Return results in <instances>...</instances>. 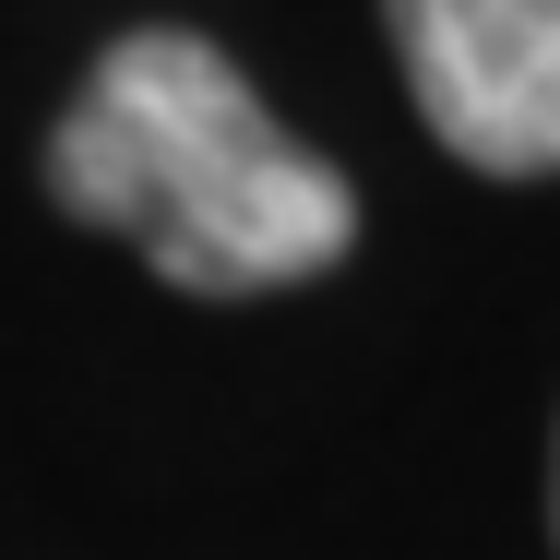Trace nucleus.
Segmentation results:
<instances>
[{"label": "nucleus", "mask_w": 560, "mask_h": 560, "mask_svg": "<svg viewBox=\"0 0 560 560\" xmlns=\"http://www.w3.org/2000/svg\"><path fill=\"white\" fill-rule=\"evenodd\" d=\"M48 191L60 215L131 238L179 299L311 287L358 250V191L191 24H143L84 72L48 131Z\"/></svg>", "instance_id": "nucleus-1"}, {"label": "nucleus", "mask_w": 560, "mask_h": 560, "mask_svg": "<svg viewBox=\"0 0 560 560\" xmlns=\"http://www.w3.org/2000/svg\"><path fill=\"white\" fill-rule=\"evenodd\" d=\"M406 96L477 179H560V0H382Z\"/></svg>", "instance_id": "nucleus-2"}, {"label": "nucleus", "mask_w": 560, "mask_h": 560, "mask_svg": "<svg viewBox=\"0 0 560 560\" xmlns=\"http://www.w3.org/2000/svg\"><path fill=\"white\" fill-rule=\"evenodd\" d=\"M549 537H560V453H549Z\"/></svg>", "instance_id": "nucleus-3"}]
</instances>
